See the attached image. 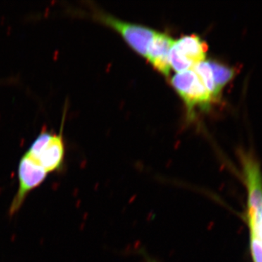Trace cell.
I'll return each instance as SVG.
<instances>
[{
	"label": "cell",
	"mask_w": 262,
	"mask_h": 262,
	"mask_svg": "<svg viewBox=\"0 0 262 262\" xmlns=\"http://www.w3.org/2000/svg\"><path fill=\"white\" fill-rule=\"evenodd\" d=\"M208 63L211 66L212 72H213L217 92L220 95L222 90L224 89L226 84L233 79L234 76L235 75V71L233 68L227 67V65L222 64L218 61H209Z\"/></svg>",
	"instance_id": "cell-8"
},
{
	"label": "cell",
	"mask_w": 262,
	"mask_h": 262,
	"mask_svg": "<svg viewBox=\"0 0 262 262\" xmlns=\"http://www.w3.org/2000/svg\"><path fill=\"white\" fill-rule=\"evenodd\" d=\"M208 46L195 34L184 35L174 41L169 54L170 67L179 72L191 70L206 58Z\"/></svg>",
	"instance_id": "cell-3"
},
{
	"label": "cell",
	"mask_w": 262,
	"mask_h": 262,
	"mask_svg": "<svg viewBox=\"0 0 262 262\" xmlns=\"http://www.w3.org/2000/svg\"><path fill=\"white\" fill-rule=\"evenodd\" d=\"M251 249L254 262H262V244L256 234L251 232Z\"/></svg>",
	"instance_id": "cell-10"
},
{
	"label": "cell",
	"mask_w": 262,
	"mask_h": 262,
	"mask_svg": "<svg viewBox=\"0 0 262 262\" xmlns=\"http://www.w3.org/2000/svg\"><path fill=\"white\" fill-rule=\"evenodd\" d=\"M144 258H145L146 262H158L156 259L150 257V256H148V255H144Z\"/></svg>",
	"instance_id": "cell-13"
},
{
	"label": "cell",
	"mask_w": 262,
	"mask_h": 262,
	"mask_svg": "<svg viewBox=\"0 0 262 262\" xmlns=\"http://www.w3.org/2000/svg\"><path fill=\"white\" fill-rule=\"evenodd\" d=\"M250 227L251 226H257V227L262 228V207L259 211L258 212L257 215H256L253 220H248Z\"/></svg>",
	"instance_id": "cell-11"
},
{
	"label": "cell",
	"mask_w": 262,
	"mask_h": 262,
	"mask_svg": "<svg viewBox=\"0 0 262 262\" xmlns=\"http://www.w3.org/2000/svg\"><path fill=\"white\" fill-rule=\"evenodd\" d=\"M26 154L48 173L58 170L64 160L65 146L62 134L42 133Z\"/></svg>",
	"instance_id": "cell-2"
},
{
	"label": "cell",
	"mask_w": 262,
	"mask_h": 262,
	"mask_svg": "<svg viewBox=\"0 0 262 262\" xmlns=\"http://www.w3.org/2000/svg\"><path fill=\"white\" fill-rule=\"evenodd\" d=\"M174 40L168 34L155 32L154 37L148 48L146 58L158 72L168 77L170 65L169 54Z\"/></svg>",
	"instance_id": "cell-7"
},
{
	"label": "cell",
	"mask_w": 262,
	"mask_h": 262,
	"mask_svg": "<svg viewBox=\"0 0 262 262\" xmlns=\"http://www.w3.org/2000/svg\"><path fill=\"white\" fill-rule=\"evenodd\" d=\"M250 228H251V232L256 234L262 244V228L257 227V226H251V227H250Z\"/></svg>",
	"instance_id": "cell-12"
},
{
	"label": "cell",
	"mask_w": 262,
	"mask_h": 262,
	"mask_svg": "<svg viewBox=\"0 0 262 262\" xmlns=\"http://www.w3.org/2000/svg\"><path fill=\"white\" fill-rule=\"evenodd\" d=\"M48 172L25 154L22 157L18 165V192L13 198L9 210L13 215L20 210L26 198L33 189L39 187L48 177Z\"/></svg>",
	"instance_id": "cell-5"
},
{
	"label": "cell",
	"mask_w": 262,
	"mask_h": 262,
	"mask_svg": "<svg viewBox=\"0 0 262 262\" xmlns=\"http://www.w3.org/2000/svg\"><path fill=\"white\" fill-rule=\"evenodd\" d=\"M248 189V218L253 220L262 207V174L259 164L250 154L241 155Z\"/></svg>",
	"instance_id": "cell-6"
},
{
	"label": "cell",
	"mask_w": 262,
	"mask_h": 262,
	"mask_svg": "<svg viewBox=\"0 0 262 262\" xmlns=\"http://www.w3.org/2000/svg\"><path fill=\"white\" fill-rule=\"evenodd\" d=\"M171 84L185 103L190 115H192L196 108L209 110L211 103L215 101L193 70L177 73L172 77Z\"/></svg>",
	"instance_id": "cell-1"
},
{
	"label": "cell",
	"mask_w": 262,
	"mask_h": 262,
	"mask_svg": "<svg viewBox=\"0 0 262 262\" xmlns=\"http://www.w3.org/2000/svg\"><path fill=\"white\" fill-rule=\"evenodd\" d=\"M94 17L101 23L117 31L134 51L146 57L148 48L154 37L155 31L140 24L124 21L101 12H97Z\"/></svg>",
	"instance_id": "cell-4"
},
{
	"label": "cell",
	"mask_w": 262,
	"mask_h": 262,
	"mask_svg": "<svg viewBox=\"0 0 262 262\" xmlns=\"http://www.w3.org/2000/svg\"><path fill=\"white\" fill-rule=\"evenodd\" d=\"M194 72L199 77L200 80L204 84L206 89L216 101L220 98V95L217 92L216 87L213 79V72L208 61H202L194 67Z\"/></svg>",
	"instance_id": "cell-9"
}]
</instances>
